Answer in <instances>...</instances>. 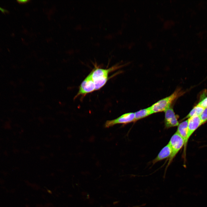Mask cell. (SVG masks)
<instances>
[{
    "label": "cell",
    "mask_w": 207,
    "mask_h": 207,
    "mask_svg": "<svg viewBox=\"0 0 207 207\" xmlns=\"http://www.w3.org/2000/svg\"><path fill=\"white\" fill-rule=\"evenodd\" d=\"M122 66L116 65L108 69L96 68L90 73L95 86V91L102 87L108 79V74L112 71L120 68Z\"/></svg>",
    "instance_id": "obj_1"
},
{
    "label": "cell",
    "mask_w": 207,
    "mask_h": 207,
    "mask_svg": "<svg viewBox=\"0 0 207 207\" xmlns=\"http://www.w3.org/2000/svg\"><path fill=\"white\" fill-rule=\"evenodd\" d=\"M180 88H177L170 96L162 99L150 106L153 113L165 112L169 108L173 102L184 93Z\"/></svg>",
    "instance_id": "obj_2"
},
{
    "label": "cell",
    "mask_w": 207,
    "mask_h": 207,
    "mask_svg": "<svg viewBox=\"0 0 207 207\" xmlns=\"http://www.w3.org/2000/svg\"><path fill=\"white\" fill-rule=\"evenodd\" d=\"M170 145L172 153L168 158V165L172 161L173 158L184 145V141L182 137L176 132L172 136L168 143Z\"/></svg>",
    "instance_id": "obj_3"
},
{
    "label": "cell",
    "mask_w": 207,
    "mask_h": 207,
    "mask_svg": "<svg viewBox=\"0 0 207 207\" xmlns=\"http://www.w3.org/2000/svg\"><path fill=\"white\" fill-rule=\"evenodd\" d=\"M95 91V83L89 73L81 83L79 87V90L74 99H75L80 95L85 96Z\"/></svg>",
    "instance_id": "obj_4"
},
{
    "label": "cell",
    "mask_w": 207,
    "mask_h": 207,
    "mask_svg": "<svg viewBox=\"0 0 207 207\" xmlns=\"http://www.w3.org/2000/svg\"><path fill=\"white\" fill-rule=\"evenodd\" d=\"M135 114L134 112H129L124 114L114 119L107 120L104 126L109 128L118 124H126L133 122H135Z\"/></svg>",
    "instance_id": "obj_5"
},
{
    "label": "cell",
    "mask_w": 207,
    "mask_h": 207,
    "mask_svg": "<svg viewBox=\"0 0 207 207\" xmlns=\"http://www.w3.org/2000/svg\"><path fill=\"white\" fill-rule=\"evenodd\" d=\"M188 119V131L186 139L184 145V152H185L187 144L189 137L195 131L202 125L199 116H194Z\"/></svg>",
    "instance_id": "obj_6"
},
{
    "label": "cell",
    "mask_w": 207,
    "mask_h": 207,
    "mask_svg": "<svg viewBox=\"0 0 207 207\" xmlns=\"http://www.w3.org/2000/svg\"><path fill=\"white\" fill-rule=\"evenodd\" d=\"M164 112V124L165 128L178 126L179 124L178 120V117L175 114L173 108L170 107Z\"/></svg>",
    "instance_id": "obj_7"
},
{
    "label": "cell",
    "mask_w": 207,
    "mask_h": 207,
    "mask_svg": "<svg viewBox=\"0 0 207 207\" xmlns=\"http://www.w3.org/2000/svg\"><path fill=\"white\" fill-rule=\"evenodd\" d=\"M172 150L168 144L164 146L160 151L156 157L152 161L154 164L158 161L169 158L171 156Z\"/></svg>",
    "instance_id": "obj_8"
},
{
    "label": "cell",
    "mask_w": 207,
    "mask_h": 207,
    "mask_svg": "<svg viewBox=\"0 0 207 207\" xmlns=\"http://www.w3.org/2000/svg\"><path fill=\"white\" fill-rule=\"evenodd\" d=\"M188 119L179 123L176 132L182 137L185 142L187 135Z\"/></svg>",
    "instance_id": "obj_9"
},
{
    "label": "cell",
    "mask_w": 207,
    "mask_h": 207,
    "mask_svg": "<svg viewBox=\"0 0 207 207\" xmlns=\"http://www.w3.org/2000/svg\"><path fill=\"white\" fill-rule=\"evenodd\" d=\"M153 114L150 107L135 112V122L145 118Z\"/></svg>",
    "instance_id": "obj_10"
},
{
    "label": "cell",
    "mask_w": 207,
    "mask_h": 207,
    "mask_svg": "<svg viewBox=\"0 0 207 207\" xmlns=\"http://www.w3.org/2000/svg\"><path fill=\"white\" fill-rule=\"evenodd\" d=\"M204 108L198 105L194 106L188 114L182 120L194 116H200Z\"/></svg>",
    "instance_id": "obj_11"
},
{
    "label": "cell",
    "mask_w": 207,
    "mask_h": 207,
    "mask_svg": "<svg viewBox=\"0 0 207 207\" xmlns=\"http://www.w3.org/2000/svg\"><path fill=\"white\" fill-rule=\"evenodd\" d=\"M202 124H203L207 121V107L205 108L203 112L200 116Z\"/></svg>",
    "instance_id": "obj_12"
},
{
    "label": "cell",
    "mask_w": 207,
    "mask_h": 207,
    "mask_svg": "<svg viewBox=\"0 0 207 207\" xmlns=\"http://www.w3.org/2000/svg\"><path fill=\"white\" fill-rule=\"evenodd\" d=\"M198 105L201 106L204 108L207 107V97L204 98L198 104Z\"/></svg>",
    "instance_id": "obj_13"
},
{
    "label": "cell",
    "mask_w": 207,
    "mask_h": 207,
    "mask_svg": "<svg viewBox=\"0 0 207 207\" xmlns=\"http://www.w3.org/2000/svg\"><path fill=\"white\" fill-rule=\"evenodd\" d=\"M30 1V0H17V1L18 3L21 4H24L27 3Z\"/></svg>",
    "instance_id": "obj_14"
},
{
    "label": "cell",
    "mask_w": 207,
    "mask_h": 207,
    "mask_svg": "<svg viewBox=\"0 0 207 207\" xmlns=\"http://www.w3.org/2000/svg\"><path fill=\"white\" fill-rule=\"evenodd\" d=\"M0 11H1L3 13H4L5 12H7V11L6 10L1 8L0 7Z\"/></svg>",
    "instance_id": "obj_15"
}]
</instances>
